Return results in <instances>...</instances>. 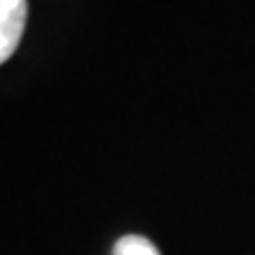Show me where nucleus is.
I'll return each instance as SVG.
<instances>
[{"label": "nucleus", "instance_id": "nucleus-1", "mask_svg": "<svg viewBox=\"0 0 255 255\" xmlns=\"http://www.w3.org/2000/svg\"><path fill=\"white\" fill-rule=\"evenodd\" d=\"M28 3L26 0H0V65L16 54L26 31Z\"/></svg>", "mask_w": 255, "mask_h": 255}, {"label": "nucleus", "instance_id": "nucleus-2", "mask_svg": "<svg viewBox=\"0 0 255 255\" xmlns=\"http://www.w3.org/2000/svg\"><path fill=\"white\" fill-rule=\"evenodd\" d=\"M114 255H160V250L144 235H124L116 240Z\"/></svg>", "mask_w": 255, "mask_h": 255}]
</instances>
